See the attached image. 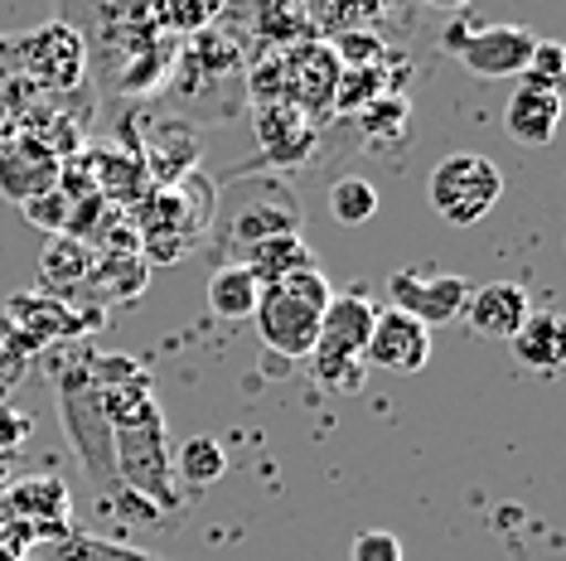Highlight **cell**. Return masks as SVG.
<instances>
[{
	"label": "cell",
	"mask_w": 566,
	"mask_h": 561,
	"mask_svg": "<svg viewBox=\"0 0 566 561\" xmlns=\"http://www.w3.org/2000/svg\"><path fill=\"white\" fill-rule=\"evenodd\" d=\"M112 465H117V484L122 494L150 504L156 514L179 508V484H175V455H170V436H165V416L160 402H140L136 412H126L112 426Z\"/></svg>",
	"instance_id": "6da1fadb"
},
{
	"label": "cell",
	"mask_w": 566,
	"mask_h": 561,
	"mask_svg": "<svg viewBox=\"0 0 566 561\" xmlns=\"http://www.w3.org/2000/svg\"><path fill=\"white\" fill-rule=\"evenodd\" d=\"M441 49L465 63L474 78L494 83V78L527 73V59H533V49H537V34L523 30V24H484V30L450 24V30L441 34Z\"/></svg>",
	"instance_id": "ba28073f"
},
{
	"label": "cell",
	"mask_w": 566,
	"mask_h": 561,
	"mask_svg": "<svg viewBox=\"0 0 566 561\" xmlns=\"http://www.w3.org/2000/svg\"><path fill=\"white\" fill-rule=\"evenodd\" d=\"M256 136H262V146L272 160H305L315 146L311 117L286 107V102H266V107L256 112Z\"/></svg>",
	"instance_id": "e0dca14e"
},
{
	"label": "cell",
	"mask_w": 566,
	"mask_h": 561,
	"mask_svg": "<svg viewBox=\"0 0 566 561\" xmlns=\"http://www.w3.org/2000/svg\"><path fill=\"white\" fill-rule=\"evenodd\" d=\"M378 305H368L364 296H334L319 325V339L311 349V373L319 388L329 392H358V382L368 373V329Z\"/></svg>",
	"instance_id": "277c9868"
},
{
	"label": "cell",
	"mask_w": 566,
	"mask_h": 561,
	"mask_svg": "<svg viewBox=\"0 0 566 561\" xmlns=\"http://www.w3.org/2000/svg\"><path fill=\"white\" fill-rule=\"evenodd\" d=\"M427 199L441 223L470 227L499 209V199H504V174H499V165L480 156V150H455V156H446L431 170Z\"/></svg>",
	"instance_id": "5b68a950"
},
{
	"label": "cell",
	"mask_w": 566,
	"mask_h": 561,
	"mask_svg": "<svg viewBox=\"0 0 566 561\" xmlns=\"http://www.w3.org/2000/svg\"><path fill=\"white\" fill-rule=\"evenodd\" d=\"M59 412L69 421V436H73V451L83 455L87 465V479L107 494H122L117 484V465H112V426L107 416L97 412L93 402V382H87V353L69 363V373L59 378Z\"/></svg>",
	"instance_id": "8992f818"
},
{
	"label": "cell",
	"mask_w": 566,
	"mask_h": 561,
	"mask_svg": "<svg viewBox=\"0 0 566 561\" xmlns=\"http://www.w3.org/2000/svg\"><path fill=\"white\" fill-rule=\"evenodd\" d=\"M238 266H248L256 286H276V280H286L295 272H311L315 252L305 247V237H266L256 247L238 252Z\"/></svg>",
	"instance_id": "ac0fdd59"
},
{
	"label": "cell",
	"mask_w": 566,
	"mask_h": 561,
	"mask_svg": "<svg viewBox=\"0 0 566 561\" xmlns=\"http://www.w3.org/2000/svg\"><path fill=\"white\" fill-rule=\"evenodd\" d=\"M15 73L44 93H69L87 73V44L69 20H49L30 34H15Z\"/></svg>",
	"instance_id": "52a82bcc"
},
{
	"label": "cell",
	"mask_w": 566,
	"mask_h": 561,
	"mask_svg": "<svg viewBox=\"0 0 566 561\" xmlns=\"http://www.w3.org/2000/svg\"><path fill=\"white\" fill-rule=\"evenodd\" d=\"M49 561H165L146 547H132V542H117V538H97V532H59L49 542Z\"/></svg>",
	"instance_id": "ffe728a7"
},
{
	"label": "cell",
	"mask_w": 566,
	"mask_h": 561,
	"mask_svg": "<svg viewBox=\"0 0 566 561\" xmlns=\"http://www.w3.org/2000/svg\"><path fill=\"white\" fill-rule=\"evenodd\" d=\"M329 213H334V223H344V227L373 223V213H378V189H373V180H364V174L334 180L329 184Z\"/></svg>",
	"instance_id": "603a6c76"
},
{
	"label": "cell",
	"mask_w": 566,
	"mask_h": 561,
	"mask_svg": "<svg viewBox=\"0 0 566 561\" xmlns=\"http://www.w3.org/2000/svg\"><path fill=\"white\" fill-rule=\"evenodd\" d=\"M59 180H63V160L44 136L24 131V136H10L6 146H0V194L10 203L24 209V203L44 199Z\"/></svg>",
	"instance_id": "30bf717a"
},
{
	"label": "cell",
	"mask_w": 566,
	"mask_h": 561,
	"mask_svg": "<svg viewBox=\"0 0 566 561\" xmlns=\"http://www.w3.org/2000/svg\"><path fill=\"white\" fill-rule=\"evenodd\" d=\"M354 561H402V542L392 538V532H358L354 538Z\"/></svg>",
	"instance_id": "d4e9b609"
},
{
	"label": "cell",
	"mask_w": 566,
	"mask_h": 561,
	"mask_svg": "<svg viewBox=\"0 0 566 561\" xmlns=\"http://www.w3.org/2000/svg\"><path fill=\"white\" fill-rule=\"evenodd\" d=\"M93 257H97V252L87 247L83 237L54 233V237L44 242V252H40V296L73 305V300L83 296V286H87Z\"/></svg>",
	"instance_id": "9a60e30c"
},
{
	"label": "cell",
	"mask_w": 566,
	"mask_h": 561,
	"mask_svg": "<svg viewBox=\"0 0 566 561\" xmlns=\"http://www.w3.org/2000/svg\"><path fill=\"white\" fill-rule=\"evenodd\" d=\"M256 296H262V286L252 280L248 266H238V262H218L213 266V276H209V310L218 315V320H252Z\"/></svg>",
	"instance_id": "d6986e66"
},
{
	"label": "cell",
	"mask_w": 566,
	"mask_h": 561,
	"mask_svg": "<svg viewBox=\"0 0 566 561\" xmlns=\"http://www.w3.org/2000/svg\"><path fill=\"white\" fill-rule=\"evenodd\" d=\"M0 561H24V552H6V547H0Z\"/></svg>",
	"instance_id": "4316f807"
},
{
	"label": "cell",
	"mask_w": 566,
	"mask_h": 561,
	"mask_svg": "<svg viewBox=\"0 0 566 561\" xmlns=\"http://www.w3.org/2000/svg\"><path fill=\"white\" fill-rule=\"evenodd\" d=\"M513 359L533 373H557L562 359H566V329H562V315L557 310H533L523 320V329L509 339Z\"/></svg>",
	"instance_id": "2e32d148"
},
{
	"label": "cell",
	"mask_w": 566,
	"mask_h": 561,
	"mask_svg": "<svg viewBox=\"0 0 566 561\" xmlns=\"http://www.w3.org/2000/svg\"><path fill=\"white\" fill-rule=\"evenodd\" d=\"M364 359L368 368H382V373H421L431 363V329L388 305V310L373 315Z\"/></svg>",
	"instance_id": "8fae6325"
},
{
	"label": "cell",
	"mask_w": 566,
	"mask_h": 561,
	"mask_svg": "<svg viewBox=\"0 0 566 561\" xmlns=\"http://www.w3.org/2000/svg\"><path fill=\"white\" fill-rule=\"evenodd\" d=\"M175 475L185 479L189 489H209V484H218L228 475L223 445H218L213 436H189L185 445H179V455H175Z\"/></svg>",
	"instance_id": "7402d4cb"
},
{
	"label": "cell",
	"mask_w": 566,
	"mask_h": 561,
	"mask_svg": "<svg viewBox=\"0 0 566 561\" xmlns=\"http://www.w3.org/2000/svg\"><path fill=\"white\" fill-rule=\"evenodd\" d=\"M223 209H213V227L228 252H248L266 237H301V199L281 180H242L228 194H218Z\"/></svg>",
	"instance_id": "3957f363"
},
{
	"label": "cell",
	"mask_w": 566,
	"mask_h": 561,
	"mask_svg": "<svg viewBox=\"0 0 566 561\" xmlns=\"http://www.w3.org/2000/svg\"><path fill=\"white\" fill-rule=\"evenodd\" d=\"M465 300H470V280L455 276V272H411V266H402V272L388 276V305L392 310L411 315L417 325H450L465 315Z\"/></svg>",
	"instance_id": "9c48e42d"
},
{
	"label": "cell",
	"mask_w": 566,
	"mask_h": 561,
	"mask_svg": "<svg viewBox=\"0 0 566 561\" xmlns=\"http://www.w3.org/2000/svg\"><path fill=\"white\" fill-rule=\"evenodd\" d=\"M533 315V300H527V286L518 280H489V286H470L465 300V320L480 339H513L523 329V320Z\"/></svg>",
	"instance_id": "5bb4252c"
},
{
	"label": "cell",
	"mask_w": 566,
	"mask_h": 561,
	"mask_svg": "<svg viewBox=\"0 0 566 561\" xmlns=\"http://www.w3.org/2000/svg\"><path fill=\"white\" fill-rule=\"evenodd\" d=\"M557 126H562V87L537 83V78H523L513 87V97L504 107V131L513 136V146H523V150L552 146Z\"/></svg>",
	"instance_id": "4fadbf2b"
},
{
	"label": "cell",
	"mask_w": 566,
	"mask_h": 561,
	"mask_svg": "<svg viewBox=\"0 0 566 561\" xmlns=\"http://www.w3.org/2000/svg\"><path fill=\"white\" fill-rule=\"evenodd\" d=\"M0 78H20L15 73V34H0Z\"/></svg>",
	"instance_id": "484cf974"
},
{
	"label": "cell",
	"mask_w": 566,
	"mask_h": 561,
	"mask_svg": "<svg viewBox=\"0 0 566 561\" xmlns=\"http://www.w3.org/2000/svg\"><path fill=\"white\" fill-rule=\"evenodd\" d=\"M73 305H63V300H49V296H15L10 300V315L30 329L34 339H54V335H73V329H83V325H93L87 315H69Z\"/></svg>",
	"instance_id": "44dd1931"
},
{
	"label": "cell",
	"mask_w": 566,
	"mask_h": 561,
	"mask_svg": "<svg viewBox=\"0 0 566 561\" xmlns=\"http://www.w3.org/2000/svg\"><path fill=\"white\" fill-rule=\"evenodd\" d=\"M329 300H334V290L319 266L295 272L286 280H276V286H262L256 310H252L256 335H262V343L276 359H311Z\"/></svg>",
	"instance_id": "7a4b0ae2"
},
{
	"label": "cell",
	"mask_w": 566,
	"mask_h": 561,
	"mask_svg": "<svg viewBox=\"0 0 566 561\" xmlns=\"http://www.w3.org/2000/svg\"><path fill=\"white\" fill-rule=\"evenodd\" d=\"M358 126L378 140V136H402L407 131V102L402 97H378V102H364V117H358Z\"/></svg>",
	"instance_id": "cb8c5ba5"
},
{
	"label": "cell",
	"mask_w": 566,
	"mask_h": 561,
	"mask_svg": "<svg viewBox=\"0 0 566 561\" xmlns=\"http://www.w3.org/2000/svg\"><path fill=\"white\" fill-rule=\"evenodd\" d=\"M69 484L59 475H24L6 489V518L24 522L34 538H49L54 542L59 532H69Z\"/></svg>",
	"instance_id": "7c38bea8"
}]
</instances>
